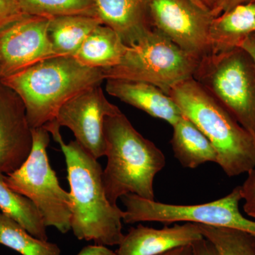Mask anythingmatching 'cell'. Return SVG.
<instances>
[{
	"label": "cell",
	"instance_id": "6da1fadb",
	"mask_svg": "<svg viewBox=\"0 0 255 255\" xmlns=\"http://www.w3.org/2000/svg\"><path fill=\"white\" fill-rule=\"evenodd\" d=\"M59 144L66 162L72 200L71 230L79 241L105 246H119L123 240L124 211L112 205L104 187L103 169L76 140L65 143L60 128L43 127Z\"/></svg>",
	"mask_w": 255,
	"mask_h": 255
},
{
	"label": "cell",
	"instance_id": "7a4b0ae2",
	"mask_svg": "<svg viewBox=\"0 0 255 255\" xmlns=\"http://www.w3.org/2000/svg\"><path fill=\"white\" fill-rule=\"evenodd\" d=\"M0 80L22 100L28 124L34 129L54 120L66 102L102 85L105 77L102 69L84 66L73 56H55Z\"/></svg>",
	"mask_w": 255,
	"mask_h": 255
},
{
	"label": "cell",
	"instance_id": "3957f363",
	"mask_svg": "<svg viewBox=\"0 0 255 255\" xmlns=\"http://www.w3.org/2000/svg\"><path fill=\"white\" fill-rule=\"evenodd\" d=\"M106 195L112 205L127 194L155 200L154 179L165 167L163 152L137 132L122 112L105 122Z\"/></svg>",
	"mask_w": 255,
	"mask_h": 255
},
{
	"label": "cell",
	"instance_id": "277c9868",
	"mask_svg": "<svg viewBox=\"0 0 255 255\" xmlns=\"http://www.w3.org/2000/svg\"><path fill=\"white\" fill-rule=\"evenodd\" d=\"M184 117L209 138L217 152V164L230 177L255 169V138L194 78L169 91Z\"/></svg>",
	"mask_w": 255,
	"mask_h": 255
},
{
	"label": "cell",
	"instance_id": "5b68a950",
	"mask_svg": "<svg viewBox=\"0 0 255 255\" xmlns=\"http://www.w3.org/2000/svg\"><path fill=\"white\" fill-rule=\"evenodd\" d=\"M193 78L255 138V65L246 50L210 53L200 60Z\"/></svg>",
	"mask_w": 255,
	"mask_h": 255
},
{
	"label": "cell",
	"instance_id": "8992f818",
	"mask_svg": "<svg viewBox=\"0 0 255 255\" xmlns=\"http://www.w3.org/2000/svg\"><path fill=\"white\" fill-rule=\"evenodd\" d=\"M199 61L152 28L135 44L128 46L118 65L102 70L105 80L147 82L169 95L172 87L194 77Z\"/></svg>",
	"mask_w": 255,
	"mask_h": 255
},
{
	"label": "cell",
	"instance_id": "52a82bcc",
	"mask_svg": "<svg viewBox=\"0 0 255 255\" xmlns=\"http://www.w3.org/2000/svg\"><path fill=\"white\" fill-rule=\"evenodd\" d=\"M32 137L31 153L17 170L5 174V183L36 205L47 228L65 234L71 230V196L60 186L50 166L47 154L50 132L38 128L32 129Z\"/></svg>",
	"mask_w": 255,
	"mask_h": 255
},
{
	"label": "cell",
	"instance_id": "ba28073f",
	"mask_svg": "<svg viewBox=\"0 0 255 255\" xmlns=\"http://www.w3.org/2000/svg\"><path fill=\"white\" fill-rule=\"evenodd\" d=\"M125 206L123 221L127 224L157 222L166 226L177 222L234 228L250 233L255 238V221L246 219L240 211L241 187L218 200L194 205H174L142 199L135 194L121 198Z\"/></svg>",
	"mask_w": 255,
	"mask_h": 255
},
{
	"label": "cell",
	"instance_id": "9c48e42d",
	"mask_svg": "<svg viewBox=\"0 0 255 255\" xmlns=\"http://www.w3.org/2000/svg\"><path fill=\"white\" fill-rule=\"evenodd\" d=\"M151 26L199 60L211 53L210 28L215 18L191 0H150Z\"/></svg>",
	"mask_w": 255,
	"mask_h": 255
},
{
	"label": "cell",
	"instance_id": "30bf717a",
	"mask_svg": "<svg viewBox=\"0 0 255 255\" xmlns=\"http://www.w3.org/2000/svg\"><path fill=\"white\" fill-rule=\"evenodd\" d=\"M120 112L107 100L101 85H95L66 102L51 122L68 128L82 148L98 159L106 155L105 119Z\"/></svg>",
	"mask_w": 255,
	"mask_h": 255
},
{
	"label": "cell",
	"instance_id": "8fae6325",
	"mask_svg": "<svg viewBox=\"0 0 255 255\" xmlns=\"http://www.w3.org/2000/svg\"><path fill=\"white\" fill-rule=\"evenodd\" d=\"M50 20L26 15L0 30V78L57 56L48 37Z\"/></svg>",
	"mask_w": 255,
	"mask_h": 255
},
{
	"label": "cell",
	"instance_id": "7c38bea8",
	"mask_svg": "<svg viewBox=\"0 0 255 255\" xmlns=\"http://www.w3.org/2000/svg\"><path fill=\"white\" fill-rule=\"evenodd\" d=\"M32 129L16 92L0 80V172L12 173L31 153Z\"/></svg>",
	"mask_w": 255,
	"mask_h": 255
},
{
	"label": "cell",
	"instance_id": "4fadbf2b",
	"mask_svg": "<svg viewBox=\"0 0 255 255\" xmlns=\"http://www.w3.org/2000/svg\"><path fill=\"white\" fill-rule=\"evenodd\" d=\"M203 237L196 223L174 224L162 229L138 225L130 228L116 251L117 255H159L180 247L191 246Z\"/></svg>",
	"mask_w": 255,
	"mask_h": 255
},
{
	"label": "cell",
	"instance_id": "5bb4252c",
	"mask_svg": "<svg viewBox=\"0 0 255 255\" xmlns=\"http://www.w3.org/2000/svg\"><path fill=\"white\" fill-rule=\"evenodd\" d=\"M106 90L109 95L143 111L154 118L162 119L173 127L183 114L170 96L147 82L107 79Z\"/></svg>",
	"mask_w": 255,
	"mask_h": 255
},
{
	"label": "cell",
	"instance_id": "9a60e30c",
	"mask_svg": "<svg viewBox=\"0 0 255 255\" xmlns=\"http://www.w3.org/2000/svg\"><path fill=\"white\" fill-rule=\"evenodd\" d=\"M150 0H96L103 24L117 32L128 46L135 44L152 29L148 15Z\"/></svg>",
	"mask_w": 255,
	"mask_h": 255
},
{
	"label": "cell",
	"instance_id": "2e32d148",
	"mask_svg": "<svg viewBox=\"0 0 255 255\" xmlns=\"http://www.w3.org/2000/svg\"><path fill=\"white\" fill-rule=\"evenodd\" d=\"M255 33V0L234 6L216 16L210 28L211 53L238 48Z\"/></svg>",
	"mask_w": 255,
	"mask_h": 255
},
{
	"label": "cell",
	"instance_id": "e0dca14e",
	"mask_svg": "<svg viewBox=\"0 0 255 255\" xmlns=\"http://www.w3.org/2000/svg\"><path fill=\"white\" fill-rule=\"evenodd\" d=\"M128 48L117 32L101 24L87 36L73 57L88 68H110L121 63Z\"/></svg>",
	"mask_w": 255,
	"mask_h": 255
},
{
	"label": "cell",
	"instance_id": "ac0fdd59",
	"mask_svg": "<svg viewBox=\"0 0 255 255\" xmlns=\"http://www.w3.org/2000/svg\"><path fill=\"white\" fill-rule=\"evenodd\" d=\"M170 140L174 157L183 167L194 169L206 162L217 163V152L195 124L182 116L173 127Z\"/></svg>",
	"mask_w": 255,
	"mask_h": 255
},
{
	"label": "cell",
	"instance_id": "d6986e66",
	"mask_svg": "<svg viewBox=\"0 0 255 255\" xmlns=\"http://www.w3.org/2000/svg\"><path fill=\"white\" fill-rule=\"evenodd\" d=\"M103 24L98 16L68 15L50 18L48 37L57 56H74L87 36Z\"/></svg>",
	"mask_w": 255,
	"mask_h": 255
},
{
	"label": "cell",
	"instance_id": "ffe728a7",
	"mask_svg": "<svg viewBox=\"0 0 255 255\" xmlns=\"http://www.w3.org/2000/svg\"><path fill=\"white\" fill-rule=\"evenodd\" d=\"M0 172V211L14 220L30 234L48 241L46 226L39 211L28 198L8 187Z\"/></svg>",
	"mask_w": 255,
	"mask_h": 255
},
{
	"label": "cell",
	"instance_id": "44dd1931",
	"mask_svg": "<svg viewBox=\"0 0 255 255\" xmlns=\"http://www.w3.org/2000/svg\"><path fill=\"white\" fill-rule=\"evenodd\" d=\"M0 245L21 255H61L55 243L32 236L17 222L0 212Z\"/></svg>",
	"mask_w": 255,
	"mask_h": 255
},
{
	"label": "cell",
	"instance_id": "7402d4cb",
	"mask_svg": "<svg viewBox=\"0 0 255 255\" xmlns=\"http://www.w3.org/2000/svg\"><path fill=\"white\" fill-rule=\"evenodd\" d=\"M197 225L218 255H255V238L250 233L234 228Z\"/></svg>",
	"mask_w": 255,
	"mask_h": 255
},
{
	"label": "cell",
	"instance_id": "603a6c76",
	"mask_svg": "<svg viewBox=\"0 0 255 255\" xmlns=\"http://www.w3.org/2000/svg\"><path fill=\"white\" fill-rule=\"evenodd\" d=\"M18 2L23 13L31 16L49 18L68 15L98 16L96 0H18Z\"/></svg>",
	"mask_w": 255,
	"mask_h": 255
},
{
	"label": "cell",
	"instance_id": "cb8c5ba5",
	"mask_svg": "<svg viewBox=\"0 0 255 255\" xmlns=\"http://www.w3.org/2000/svg\"><path fill=\"white\" fill-rule=\"evenodd\" d=\"M25 16L18 0H0V30Z\"/></svg>",
	"mask_w": 255,
	"mask_h": 255
},
{
	"label": "cell",
	"instance_id": "d4e9b609",
	"mask_svg": "<svg viewBox=\"0 0 255 255\" xmlns=\"http://www.w3.org/2000/svg\"><path fill=\"white\" fill-rule=\"evenodd\" d=\"M248 174V177L241 187L242 196L245 200V212L255 219V169Z\"/></svg>",
	"mask_w": 255,
	"mask_h": 255
},
{
	"label": "cell",
	"instance_id": "484cf974",
	"mask_svg": "<svg viewBox=\"0 0 255 255\" xmlns=\"http://www.w3.org/2000/svg\"><path fill=\"white\" fill-rule=\"evenodd\" d=\"M191 247L193 255H218L214 246L204 238L194 242Z\"/></svg>",
	"mask_w": 255,
	"mask_h": 255
},
{
	"label": "cell",
	"instance_id": "4316f807",
	"mask_svg": "<svg viewBox=\"0 0 255 255\" xmlns=\"http://www.w3.org/2000/svg\"><path fill=\"white\" fill-rule=\"evenodd\" d=\"M214 16L216 17L237 5L249 2L253 0H214Z\"/></svg>",
	"mask_w": 255,
	"mask_h": 255
},
{
	"label": "cell",
	"instance_id": "83f0119b",
	"mask_svg": "<svg viewBox=\"0 0 255 255\" xmlns=\"http://www.w3.org/2000/svg\"><path fill=\"white\" fill-rule=\"evenodd\" d=\"M76 255H117L116 252L109 249L107 246L101 245L88 246L82 248Z\"/></svg>",
	"mask_w": 255,
	"mask_h": 255
},
{
	"label": "cell",
	"instance_id": "f1b7e54d",
	"mask_svg": "<svg viewBox=\"0 0 255 255\" xmlns=\"http://www.w3.org/2000/svg\"><path fill=\"white\" fill-rule=\"evenodd\" d=\"M239 48H243L251 55L255 65V33H252L247 37L246 39L242 42Z\"/></svg>",
	"mask_w": 255,
	"mask_h": 255
},
{
	"label": "cell",
	"instance_id": "f546056e",
	"mask_svg": "<svg viewBox=\"0 0 255 255\" xmlns=\"http://www.w3.org/2000/svg\"><path fill=\"white\" fill-rule=\"evenodd\" d=\"M194 4L199 6L201 9L209 11L214 16V0H191ZM215 17V16H214Z\"/></svg>",
	"mask_w": 255,
	"mask_h": 255
},
{
	"label": "cell",
	"instance_id": "4dcf8cb0",
	"mask_svg": "<svg viewBox=\"0 0 255 255\" xmlns=\"http://www.w3.org/2000/svg\"><path fill=\"white\" fill-rule=\"evenodd\" d=\"M159 255H193L192 247L191 245L180 247Z\"/></svg>",
	"mask_w": 255,
	"mask_h": 255
}]
</instances>
